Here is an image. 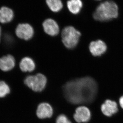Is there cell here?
Segmentation results:
<instances>
[{
    "label": "cell",
    "instance_id": "ffe728a7",
    "mask_svg": "<svg viewBox=\"0 0 123 123\" xmlns=\"http://www.w3.org/2000/svg\"></svg>",
    "mask_w": 123,
    "mask_h": 123
},
{
    "label": "cell",
    "instance_id": "30bf717a",
    "mask_svg": "<svg viewBox=\"0 0 123 123\" xmlns=\"http://www.w3.org/2000/svg\"><path fill=\"white\" fill-rule=\"evenodd\" d=\"M53 109L51 106L47 103H42L39 105L36 111L37 117L40 119L50 118L52 116Z\"/></svg>",
    "mask_w": 123,
    "mask_h": 123
},
{
    "label": "cell",
    "instance_id": "e0dca14e",
    "mask_svg": "<svg viewBox=\"0 0 123 123\" xmlns=\"http://www.w3.org/2000/svg\"><path fill=\"white\" fill-rule=\"evenodd\" d=\"M56 123H72L71 120L68 118V117L64 115H59L57 117L56 121Z\"/></svg>",
    "mask_w": 123,
    "mask_h": 123
},
{
    "label": "cell",
    "instance_id": "5b68a950",
    "mask_svg": "<svg viewBox=\"0 0 123 123\" xmlns=\"http://www.w3.org/2000/svg\"><path fill=\"white\" fill-rule=\"evenodd\" d=\"M73 117L78 123H87L91 118V111L85 106H80L76 109Z\"/></svg>",
    "mask_w": 123,
    "mask_h": 123
},
{
    "label": "cell",
    "instance_id": "277c9868",
    "mask_svg": "<svg viewBox=\"0 0 123 123\" xmlns=\"http://www.w3.org/2000/svg\"><path fill=\"white\" fill-rule=\"evenodd\" d=\"M47 80L45 75L41 74L29 75L25 78V83L29 88L36 92H40L45 88Z\"/></svg>",
    "mask_w": 123,
    "mask_h": 123
},
{
    "label": "cell",
    "instance_id": "ac0fdd59",
    "mask_svg": "<svg viewBox=\"0 0 123 123\" xmlns=\"http://www.w3.org/2000/svg\"><path fill=\"white\" fill-rule=\"evenodd\" d=\"M119 103L121 108L123 109V96H121L119 99Z\"/></svg>",
    "mask_w": 123,
    "mask_h": 123
},
{
    "label": "cell",
    "instance_id": "d6986e66",
    "mask_svg": "<svg viewBox=\"0 0 123 123\" xmlns=\"http://www.w3.org/2000/svg\"><path fill=\"white\" fill-rule=\"evenodd\" d=\"M1 27L0 26V36H1Z\"/></svg>",
    "mask_w": 123,
    "mask_h": 123
},
{
    "label": "cell",
    "instance_id": "8992f818",
    "mask_svg": "<svg viewBox=\"0 0 123 123\" xmlns=\"http://www.w3.org/2000/svg\"><path fill=\"white\" fill-rule=\"evenodd\" d=\"M16 34L19 38L28 41L33 36L34 29L28 24H20L16 27Z\"/></svg>",
    "mask_w": 123,
    "mask_h": 123
},
{
    "label": "cell",
    "instance_id": "7c38bea8",
    "mask_svg": "<svg viewBox=\"0 0 123 123\" xmlns=\"http://www.w3.org/2000/svg\"><path fill=\"white\" fill-rule=\"evenodd\" d=\"M14 17V13L11 8L8 7H1L0 8V22L6 23L12 21Z\"/></svg>",
    "mask_w": 123,
    "mask_h": 123
},
{
    "label": "cell",
    "instance_id": "8fae6325",
    "mask_svg": "<svg viewBox=\"0 0 123 123\" xmlns=\"http://www.w3.org/2000/svg\"><path fill=\"white\" fill-rule=\"evenodd\" d=\"M15 65V59L12 55H8L0 58V69L2 71L7 72L11 70Z\"/></svg>",
    "mask_w": 123,
    "mask_h": 123
},
{
    "label": "cell",
    "instance_id": "ba28073f",
    "mask_svg": "<svg viewBox=\"0 0 123 123\" xmlns=\"http://www.w3.org/2000/svg\"><path fill=\"white\" fill-rule=\"evenodd\" d=\"M101 110L105 116L111 117L117 113L118 109L117 103L115 101L107 100L102 105Z\"/></svg>",
    "mask_w": 123,
    "mask_h": 123
},
{
    "label": "cell",
    "instance_id": "2e32d148",
    "mask_svg": "<svg viewBox=\"0 0 123 123\" xmlns=\"http://www.w3.org/2000/svg\"><path fill=\"white\" fill-rule=\"evenodd\" d=\"M10 88L6 82L0 81V98H3L9 94Z\"/></svg>",
    "mask_w": 123,
    "mask_h": 123
},
{
    "label": "cell",
    "instance_id": "52a82bcc",
    "mask_svg": "<svg viewBox=\"0 0 123 123\" xmlns=\"http://www.w3.org/2000/svg\"><path fill=\"white\" fill-rule=\"evenodd\" d=\"M89 48L90 52L93 56H99L106 52L107 50V46L105 42L98 40L91 42Z\"/></svg>",
    "mask_w": 123,
    "mask_h": 123
},
{
    "label": "cell",
    "instance_id": "3957f363",
    "mask_svg": "<svg viewBox=\"0 0 123 123\" xmlns=\"http://www.w3.org/2000/svg\"><path fill=\"white\" fill-rule=\"evenodd\" d=\"M80 36V32L71 26L64 28L62 32V41L65 46L68 49H73L77 46Z\"/></svg>",
    "mask_w": 123,
    "mask_h": 123
},
{
    "label": "cell",
    "instance_id": "4fadbf2b",
    "mask_svg": "<svg viewBox=\"0 0 123 123\" xmlns=\"http://www.w3.org/2000/svg\"><path fill=\"white\" fill-rule=\"evenodd\" d=\"M35 67L34 62L29 57H25L20 62V68L24 72H32L35 69Z\"/></svg>",
    "mask_w": 123,
    "mask_h": 123
},
{
    "label": "cell",
    "instance_id": "9c48e42d",
    "mask_svg": "<svg viewBox=\"0 0 123 123\" xmlns=\"http://www.w3.org/2000/svg\"><path fill=\"white\" fill-rule=\"evenodd\" d=\"M43 27L44 31L48 35L55 36L57 35L59 31V26L54 20L47 19L43 22Z\"/></svg>",
    "mask_w": 123,
    "mask_h": 123
},
{
    "label": "cell",
    "instance_id": "5bb4252c",
    "mask_svg": "<svg viewBox=\"0 0 123 123\" xmlns=\"http://www.w3.org/2000/svg\"><path fill=\"white\" fill-rule=\"evenodd\" d=\"M83 4L81 0H69L67 2V7L70 12L77 14L82 8Z\"/></svg>",
    "mask_w": 123,
    "mask_h": 123
},
{
    "label": "cell",
    "instance_id": "6da1fadb",
    "mask_svg": "<svg viewBox=\"0 0 123 123\" xmlns=\"http://www.w3.org/2000/svg\"><path fill=\"white\" fill-rule=\"evenodd\" d=\"M97 92V83L90 77L71 80L63 86L65 98L74 104L91 103L95 100Z\"/></svg>",
    "mask_w": 123,
    "mask_h": 123
},
{
    "label": "cell",
    "instance_id": "9a60e30c",
    "mask_svg": "<svg viewBox=\"0 0 123 123\" xmlns=\"http://www.w3.org/2000/svg\"><path fill=\"white\" fill-rule=\"evenodd\" d=\"M46 2L53 12H59L63 8V3L61 0H46Z\"/></svg>",
    "mask_w": 123,
    "mask_h": 123
},
{
    "label": "cell",
    "instance_id": "7a4b0ae2",
    "mask_svg": "<svg viewBox=\"0 0 123 123\" xmlns=\"http://www.w3.org/2000/svg\"><path fill=\"white\" fill-rule=\"evenodd\" d=\"M118 15V8L112 1L108 0L102 2L96 8L93 17L96 20L105 22L116 19Z\"/></svg>",
    "mask_w": 123,
    "mask_h": 123
}]
</instances>
